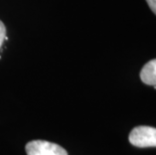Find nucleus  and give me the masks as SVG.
Returning <instances> with one entry per match:
<instances>
[{
  "instance_id": "obj_1",
  "label": "nucleus",
  "mask_w": 156,
  "mask_h": 155,
  "mask_svg": "<svg viewBox=\"0 0 156 155\" xmlns=\"http://www.w3.org/2000/svg\"><path fill=\"white\" fill-rule=\"evenodd\" d=\"M129 142L139 148L156 147V128L151 126H137L129 134Z\"/></svg>"
},
{
  "instance_id": "obj_2",
  "label": "nucleus",
  "mask_w": 156,
  "mask_h": 155,
  "mask_svg": "<svg viewBox=\"0 0 156 155\" xmlns=\"http://www.w3.org/2000/svg\"><path fill=\"white\" fill-rule=\"evenodd\" d=\"M27 155H68L67 150L62 146L44 140H34L26 144Z\"/></svg>"
},
{
  "instance_id": "obj_3",
  "label": "nucleus",
  "mask_w": 156,
  "mask_h": 155,
  "mask_svg": "<svg viewBox=\"0 0 156 155\" xmlns=\"http://www.w3.org/2000/svg\"><path fill=\"white\" fill-rule=\"evenodd\" d=\"M140 79L148 86H156V58L144 65L140 72Z\"/></svg>"
},
{
  "instance_id": "obj_4",
  "label": "nucleus",
  "mask_w": 156,
  "mask_h": 155,
  "mask_svg": "<svg viewBox=\"0 0 156 155\" xmlns=\"http://www.w3.org/2000/svg\"><path fill=\"white\" fill-rule=\"evenodd\" d=\"M5 36H6V27L4 23L0 20V48L2 47L3 41H4V39H5Z\"/></svg>"
},
{
  "instance_id": "obj_5",
  "label": "nucleus",
  "mask_w": 156,
  "mask_h": 155,
  "mask_svg": "<svg viewBox=\"0 0 156 155\" xmlns=\"http://www.w3.org/2000/svg\"><path fill=\"white\" fill-rule=\"evenodd\" d=\"M146 2L148 3L149 7L154 12V14H156V0H146Z\"/></svg>"
}]
</instances>
